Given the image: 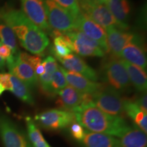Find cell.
I'll use <instances>...</instances> for the list:
<instances>
[{
    "label": "cell",
    "instance_id": "6da1fadb",
    "mask_svg": "<svg viewBox=\"0 0 147 147\" xmlns=\"http://www.w3.org/2000/svg\"><path fill=\"white\" fill-rule=\"evenodd\" d=\"M0 18L10 27L24 49L38 56L45 54L50 43L47 34L34 25L21 10L2 8L0 10Z\"/></svg>",
    "mask_w": 147,
    "mask_h": 147
},
{
    "label": "cell",
    "instance_id": "7a4b0ae2",
    "mask_svg": "<svg viewBox=\"0 0 147 147\" xmlns=\"http://www.w3.org/2000/svg\"><path fill=\"white\" fill-rule=\"evenodd\" d=\"M71 113L74 115L76 122L88 131L119 138L130 127L124 118L108 115L93 103L79 106Z\"/></svg>",
    "mask_w": 147,
    "mask_h": 147
},
{
    "label": "cell",
    "instance_id": "3957f363",
    "mask_svg": "<svg viewBox=\"0 0 147 147\" xmlns=\"http://www.w3.org/2000/svg\"><path fill=\"white\" fill-rule=\"evenodd\" d=\"M100 74L101 80L120 94L128 91L131 87L127 72L121 59L113 57L106 59L102 63Z\"/></svg>",
    "mask_w": 147,
    "mask_h": 147
},
{
    "label": "cell",
    "instance_id": "277c9868",
    "mask_svg": "<svg viewBox=\"0 0 147 147\" xmlns=\"http://www.w3.org/2000/svg\"><path fill=\"white\" fill-rule=\"evenodd\" d=\"M93 104L108 115L124 118V98L115 90L108 86L102 88L92 94Z\"/></svg>",
    "mask_w": 147,
    "mask_h": 147
},
{
    "label": "cell",
    "instance_id": "5b68a950",
    "mask_svg": "<svg viewBox=\"0 0 147 147\" xmlns=\"http://www.w3.org/2000/svg\"><path fill=\"white\" fill-rule=\"evenodd\" d=\"M106 32L108 53L113 57L120 59L121 51L128 44L136 43L144 47L142 38L136 33L115 27L106 29Z\"/></svg>",
    "mask_w": 147,
    "mask_h": 147
},
{
    "label": "cell",
    "instance_id": "8992f818",
    "mask_svg": "<svg viewBox=\"0 0 147 147\" xmlns=\"http://www.w3.org/2000/svg\"><path fill=\"white\" fill-rule=\"evenodd\" d=\"M42 1L45 7L48 23L53 30L65 34L76 29L74 18L67 11L53 0Z\"/></svg>",
    "mask_w": 147,
    "mask_h": 147
},
{
    "label": "cell",
    "instance_id": "52a82bcc",
    "mask_svg": "<svg viewBox=\"0 0 147 147\" xmlns=\"http://www.w3.org/2000/svg\"><path fill=\"white\" fill-rule=\"evenodd\" d=\"M80 12L104 29L115 27L122 29L106 5L93 0H79Z\"/></svg>",
    "mask_w": 147,
    "mask_h": 147
},
{
    "label": "cell",
    "instance_id": "ba28073f",
    "mask_svg": "<svg viewBox=\"0 0 147 147\" xmlns=\"http://www.w3.org/2000/svg\"><path fill=\"white\" fill-rule=\"evenodd\" d=\"M35 121L40 127L49 131H59L76 121L73 113L60 109H51L38 114Z\"/></svg>",
    "mask_w": 147,
    "mask_h": 147
},
{
    "label": "cell",
    "instance_id": "9c48e42d",
    "mask_svg": "<svg viewBox=\"0 0 147 147\" xmlns=\"http://www.w3.org/2000/svg\"><path fill=\"white\" fill-rule=\"evenodd\" d=\"M0 137L4 147H32L28 137L3 115H0Z\"/></svg>",
    "mask_w": 147,
    "mask_h": 147
},
{
    "label": "cell",
    "instance_id": "30bf717a",
    "mask_svg": "<svg viewBox=\"0 0 147 147\" xmlns=\"http://www.w3.org/2000/svg\"><path fill=\"white\" fill-rule=\"evenodd\" d=\"M71 40L73 51L82 57H99L105 55L101 46L95 40L86 36L78 29H74L71 32L65 33Z\"/></svg>",
    "mask_w": 147,
    "mask_h": 147
},
{
    "label": "cell",
    "instance_id": "8fae6325",
    "mask_svg": "<svg viewBox=\"0 0 147 147\" xmlns=\"http://www.w3.org/2000/svg\"><path fill=\"white\" fill-rule=\"evenodd\" d=\"M7 60V66L10 74L23 82L29 89H34L38 84V76L35 70L21 59L18 53L12 55Z\"/></svg>",
    "mask_w": 147,
    "mask_h": 147
},
{
    "label": "cell",
    "instance_id": "7c38bea8",
    "mask_svg": "<svg viewBox=\"0 0 147 147\" xmlns=\"http://www.w3.org/2000/svg\"><path fill=\"white\" fill-rule=\"evenodd\" d=\"M22 12L37 27L50 35L53 29L48 23L47 16L42 0H21Z\"/></svg>",
    "mask_w": 147,
    "mask_h": 147
},
{
    "label": "cell",
    "instance_id": "4fadbf2b",
    "mask_svg": "<svg viewBox=\"0 0 147 147\" xmlns=\"http://www.w3.org/2000/svg\"><path fill=\"white\" fill-rule=\"evenodd\" d=\"M74 23L75 28L78 29L91 39L95 40L101 46L105 53H108L105 29L88 18L81 12L74 18Z\"/></svg>",
    "mask_w": 147,
    "mask_h": 147
},
{
    "label": "cell",
    "instance_id": "5bb4252c",
    "mask_svg": "<svg viewBox=\"0 0 147 147\" xmlns=\"http://www.w3.org/2000/svg\"><path fill=\"white\" fill-rule=\"evenodd\" d=\"M55 59L58 60L67 71L79 74L92 81L97 82L99 80V75L96 71L78 55L71 53L64 57Z\"/></svg>",
    "mask_w": 147,
    "mask_h": 147
},
{
    "label": "cell",
    "instance_id": "9a60e30c",
    "mask_svg": "<svg viewBox=\"0 0 147 147\" xmlns=\"http://www.w3.org/2000/svg\"><path fill=\"white\" fill-rule=\"evenodd\" d=\"M61 69L67 84L80 93L93 94L104 86V84L90 80L79 74L67 71L63 67Z\"/></svg>",
    "mask_w": 147,
    "mask_h": 147
},
{
    "label": "cell",
    "instance_id": "2e32d148",
    "mask_svg": "<svg viewBox=\"0 0 147 147\" xmlns=\"http://www.w3.org/2000/svg\"><path fill=\"white\" fill-rule=\"evenodd\" d=\"M108 10L123 30H128V21L131 12L129 0H108L105 3Z\"/></svg>",
    "mask_w": 147,
    "mask_h": 147
},
{
    "label": "cell",
    "instance_id": "e0dca14e",
    "mask_svg": "<svg viewBox=\"0 0 147 147\" xmlns=\"http://www.w3.org/2000/svg\"><path fill=\"white\" fill-rule=\"evenodd\" d=\"M57 105L60 110L72 112L78 108L82 102L83 93L71 86L67 85L59 92Z\"/></svg>",
    "mask_w": 147,
    "mask_h": 147
},
{
    "label": "cell",
    "instance_id": "ac0fdd59",
    "mask_svg": "<svg viewBox=\"0 0 147 147\" xmlns=\"http://www.w3.org/2000/svg\"><path fill=\"white\" fill-rule=\"evenodd\" d=\"M121 58L146 71L147 60L143 46L136 43L128 44L121 51Z\"/></svg>",
    "mask_w": 147,
    "mask_h": 147
},
{
    "label": "cell",
    "instance_id": "d6986e66",
    "mask_svg": "<svg viewBox=\"0 0 147 147\" xmlns=\"http://www.w3.org/2000/svg\"><path fill=\"white\" fill-rule=\"evenodd\" d=\"M81 142L84 147H123L120 140L116 137L87 130Z\"/></svg>",
    "mask_w": 147,
    "mask_h": 147
},
{
    "label": "cell",
    "instance_id": "ffe728a7",
    "mask_svg": "<svg viewBox=\"0 0 147 147\" xmlns=\"http://www.w3.org/2000/svg\"><path fill=\"white\" fill-rule=\"evenodd\" d=\"M123 65H124L131 84L140 93H144L146 91L147 76L146 71L138 66L132 64L127 61L121 59Z\"/></svg>",
    "mask_w": 147,
    "mask_h": 147
},
{
    "label": "cell",
    "instance_id": "44dd1931",
    "mask_svg": "<svg viewBox=\"0 0 147 147\" xmlns=\"http://www.w3.org/2000/svg\"><path fill=\"white\" fill-rule=\"evenodd\" d=\"M123 106L125 114L131 119L136 127L146 134L147 113L140 108L135 101L130 99H124Z\"/></svg>",
    "mask_w": 147,
    "mask_h": 147
},
{
    "label": "cell",
    "instance_id": "7402d4cb",
    "mask_svg": "<svg viewBox=\"0 0 147 147\" xmlns=\"http://www.w3.org/2000/svg\"><path fill=\"white\" fill-rule=\"evenodd\" d=\"M43 62L45 63V71L42 76L38 77L40 90L45 96L53 98L51 92V82L53 74L58 68L59 65L56 59L53 56H48Z\"/></svg>",
    "mask_w": 147,
    "mask_h": 147
},
{
    "label": "cell",
    "instance_id": "603a6c76",
    "mask_svg": "<svg viewBox=\"0 0 147 147\" xmlns=\"http://www.w3.org/2000/svg\"><path fill=\"white\" fill-rule=\"evenodd\" d=\"M119 138L123 147H147L146 134L135 125L130 126Z\"/></svg>",
    "mask_w": 147,
    "mask_h": 147
},
{
    "label": "cell",
    "instance_id": "cb8c5ba5",
    "mask_svg": "<svg viewBox=\"0 0 147 147\" xmlns=\"http://www.w3.org/2000/svg\"><path fill=\"white\" fill-rule=\"evenodd\" d=\"M51 53L55 58L64 57L73 52L71 40L67 35L61 34L54 38L53 45L50 49Z\"/></svg>",
    "mask_w": 147,
    "mask_h": 147
},
{
    "label": "cell",
    "instance_id": "d4e9b609",
    "mask_svg": "<svg viewBox=\"0 0 147 147\" xmlns=\"http://www.w3.org/2000/svg\"><path fill=\"white\" fill-rule=\"evenodd\" d=\"M28 138L32 147H52L49 145L35 123L34 121L30 117L25 118Z\"/></svg>",
    "mask_w": 147,
    "mask_h": 147
},
{
    "label": "cell",
    "instance_id": "484cf974",
    "mask_svg": "<svg viewBox=\"0 0 147 147\" xmlns=\"http://www.w3.org/2000/svg\"><path fill=\"white\" fill-rule=\"evenodd\" d=\"M10 81L12 85V90L11 92L23 102L30 106H34L35 100L29 88L19 79L12 74L10 76Z\"/></svg>",
    "mask_w": 147,
    "mask_h": 147
},
{
    "label": "cell",
    "instance_id": "4316f807",
    "mask_svg": "<svg viewBox=\"0 0 147 147\" xmlns=\"http://www.w3.org/2000/svg\"><path fill=\"white\" fill-rule=\"evenodd\" d=\"M0 40L1 43L8 46L12 55L18 52L16 37L10 27L0 18Z\"/></svg>",
    "mask_w": 147,
    "mask_h": 147
},
{
    "label": "cell",
    "instance_id": "83f0119b",
    "mask_svg": "<svg viewBox=\"0 0 147 147\" xmlns=\"http://www.w3.org/2000/svg\"><path fill=\"white\" fill-rule=\"evenodd\" d=\"M67 85L68 84L62 71L61 67L59 66L57 70L53 74L51 82V92L53 98L56 97L58 95L59 92Z\"/></svg>",
    "mask_w": 147,
    "mask_h": 147
},
{
    "label": "cell",
    "instance_id": "f1b7e54d",
    "mask_svg": "<svg viewBox=\"0 0 147 147\" xmlns=\"http://www.w3.org/2000/svg\"><path fill=\"white\" fill-rule=\"evenodd\" d=\"M59 5L69 12L74 18L80 14L79 0H53Z\"/></svg>",
    "mask_w": 147,
    "mask_h": 147
},
{
    "label": "cell",
    "instance_id": "f546056e",
    "mask_svg": "<svg viewBox=\"0 0 147 147\" xmlns=\"http://www.w3.org/2000/svg\"><path fill=\"white\" fill-rule=\"evenodd\" d=\"M18 56L21 58L22 61L29 64L33 69H36V68L42 62V57L38 55L33 56V55H29L28 53L25 52H18Z\"/></svg>",
    "mask_w": 147,
    "mask_h": 147
},
{
    "label": "cell",
    "instance_id": "4dcf8cb0",
    "mask_svg": "<svg viewBox=\"0 0 147 147\" xmlns=\"http://www.w3.org/2000/svg\"><path fill=\"white\" fill-rule=\"evenodd\" d=\"M69 127V132L73 138L78 142H82L84 138L85 131L84 129L76 121L71 123Z\"/></svg>",
    "mask_w": 147,
    "mask_h": 147
},
{
    "label": "cell",
    "instance_id": "1f68e13d",
    "mask_svg": "<svg viewBox=\"0 0 147 147\" xmlns=\"http://www.w3.org/2000/svg\"><path fill=\"white\" fill-rule=\"evenodd\" d=\"M10 73H0V83L2 84L5 90L12 91V85L10 81Z\"/></svg>",
    "mask_w": 147,
    "mask_h": 147
},
{
    "label": "cell",
    "instance_id": "d6a6232c",
    "mask_svg": "<svg viewBox=\"0 0 147 147\" xmlns=\"http://www.w3.org/2000/svg\"><path fill=\"white\" fill-rule=\"evenodd\" d=\"M134 101L143 112L147 113V96L146 92L142 93V94L140 95Z\"/></svg>",
    "mask_w": 147,
    "mask_h": 147
},
{
    "label": "cell",
    "instance_id": "836d02e7",
    "mask_svg": "<svg viewBox=\"0 0 147 147\" xmlns=\"http://www.w3.org/2000/svg\"><path fill=\"white\" fill-rule=\"evenodd\" d=\"M12 55V51L10 48L0 42V57L4 60L8 59Z\"/></svg>",
    "mask_w": 147,
    "mask_h": 147
},
{
    "label": "cell",
    "instance_id": "e575fe53",
    "mask_svg": "<svg viewBox=\"0 0 147 147\" xmlns=\"http://www.w3.org/2000/svg\"><path fill=\"white\" fill-rule=\"evenodd\" d=\"M45 63H44L43 61H42V63L36 67V69H35V72H36V75L38 77L42 76V75L45 73Z\"/></svg>",
    "mask_w": 147,
    "mask_h": 147
},
{
    "label": "cell",
    "instance_id": "d590c367",
    "mask_svg": "<svg viewBox=\"0 0 147 147\" xmlns=\"http://www.w3.org/2000/svg\"><path fill=\"white\" fill-rule=\"evenodd\" d=\"M5 60L0 57V70H3V69L5 67Z\"/></svg>",
    "mask_w": 147,
    "mask_h": 147
},
{
    "label": "cell",
    "instance_id": "8d00e7d4",
    "mask_svg": "<svg viewBox=\"0 0 147 147\" xmlns=\"http://www.w3.org/2000/svg\"><path fill=\"white\" fill-rule=\"evenodd\" d=\"M4 91H5L4 87H3L2 84L0 83V95H1V94H2L3 92H4Z\"/></svg>",
    "mask_w": 147,
    "mask_h": 147
},
{
    "label": "cell",
    "instance_id": "74e56055",
    "mask_svg": "<svg viewBox=\"0 0 147 147\" xmlns=\"http://www.w3.org/2000/svg\"><path fill=\"white\" fill-rule=\"evenodd\" d=\"M93 1H96V2H98V3H104V4H105V3L108 1V0H93Z\"/></svg>",
    "mask_w": 147,
    "mask_h": 147
}]
</instances>
